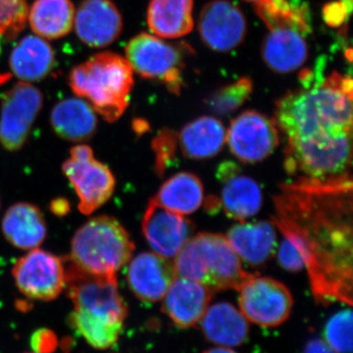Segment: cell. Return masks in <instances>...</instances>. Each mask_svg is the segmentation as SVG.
Instances as JSON below:
<instances>
[{"label": "cell", "instance_id": "cell-1", "mask_svg": "<svg viewBox=\"0 0 353 353\" xmlns=\"http://www.w3.org/2000/svg\"><path fill=\"white\" fill-rule=\"evenodd\" d=\"M273 223L303 257L316 301L352 305V179L297 178L274 199Z\"/></svg>", "mask_w": 353, "mask_h": 353}, {"label": "cell", "instance_id": "cell-2", "mask_svg": "<svg viewBox=\"0 0 353 353\" xmlns=\"http://www.w3.org/2000/svg\"><path fill=\"white\" fill-rule=\"evenodd\" d=\"M303 90L277 102L275 123L287 138L285 168L296 178L329 180L350 174L352 81L305 74Z\"/></svg>", "mask_w": 353, "mask_h": 353}, {"label": "cell", "instance_id": "cell-3", "mask_svg": "<svg viewBox=\"0 0 353 353\" xmlns=\"http://www.w3.org/2000/svg\"><path fill=\"white\" fill-rule=\"evenodd\" d=\"M132 72L126 58L106 51L74 67L69 85L74 94L90 102L95 112L108 122H114L129 105Z\"/></svg>", "mask_w": 353, "mask_h": 353}, {"label": "cell", "instance_id": "cell-4", "mask_svg": "<svg viewBox=\"0 0 353 353\" xmlns=\"http://www.w3.org/2000/svg\"><path fill=\"white\" fill-rule=\"evenodd\" d=\"M176 277L188 279L214 290L240 289L253 274L243 268L226 236L201 233L190 239L174 257Z\"/></svg>", "mask_w": 353, "mask_h": 353}, {"label": "cell", "instance_id": "cell-5", "mask_svg": "<svg viewBox=\"0 0 353 353\" xmlns=\"http://www.w3.org/2000/svg\"><path fill=\"white\" fill-rule=\"evenodd\" d=\"M134 250V241L119 221L101 215L77 230L69 259L90 273L117 276L129 263Z\"/></svg>", "mask_w": 353, "mask_h": 353}, {"label": "cell", "instance_id": "cell-6", "mask_svg": "<svg viewBox=\"0 0 353 353\" xmlns=\"http://www.w3.org/2000/svg\"><path fill=\"white\" fill-rule=\"evenodd\" d=\"M65 287L75 308L124 323L128 307L118 289L117 276L99 275L64 260Z\"/></svg>", "mask_w": 353, "mask_h": 353}, {"label": "cell", "instance_id": "cell-7", "mask_svg": "<svg viewBox=\"0 0 353 353\" xmlns=\"http://www.w3.org/2000/svg\"><path fill=\"white\" fill-rule=\"evenodd\" d=\"M62 170L75 190L79 210L83 214H92L112 196L115 176L106 165L95 159L90 146L79 145L72 148Z\"/></svg>", "mask_w": 353, "mask_h": 353}, {"label": "cell", "instance_id": "cell-8", "mask_svg": "<svg viewBox=\"0 0 353 353\" xmlns=\"http://www.w3.org/2000/svg\"><path fill=\"white\" fill-rule=\"evenodd\" d=\"M125 51L132 71L143 78L161 81L174 94L180 92L182 57L174 46L141 32L128 43Z\"/></svg>", "mask_w": 353, "mask_h": 353}, {"label": "cell", "instance_id": "cell-9", "mask_svg": "<svg viewBox=\"0 0 353 353\" xmlns=\"http://www.w3.org/2000/svg\"><path fill=\"white\" fill-rule=\"evenodd\" d=\"M43 105V94L30 83H16L2 94L0 143L6 150L18 152L25 145Z\"/></svg>", "mask_w": 353, "mask_h": 353}, {"label": "cell", "instance_id": "cell-10", "mask_svg": "<svg viewBox=\"0 0 353 353\" xmlns=\"http://www.w3.org/2000/svg\"><path fill=\"white\" fill-rule=\"evenodd\" d=\"M241 312L261 327H277L289 319L294 306L290 290L275 279L250 276L239 289Z\"/></svg>", "mask_w": 353, "mask_h": 353}, {"label": "cell", "instance_id": "cell-11", "mask_svg": "<svg viewBox=\"0 0 353 353\" xmlns=\"http://www.w3.org/2000/svg\"><path fill=\"white\" fill-rule=\"evenodd\" d=\"M12 276L25 296L34 301H53L64 290V260L34 248L16 261Z\"/></svg>", "mask_w": 353, "mask_h": 353}, {"label": "cell", "instance_id": "cell-12", "mask_svg": "<svg viewBox=\"0 0 353 353\" xmlns=\"http://www.w3.org/2000/svg\"><path fill=\"white\" fill-rule=\"evenodd\" d=\"M226 141L234 157L257 163L270 157L280 141L275 121L256 111H245L232 121Z\"/></svg>", "mask_w": 353, "mask_h": 353}, {"label": "cell", "instance_id": "cell-13", "mask_svg": "<svg viewBox=\"0 0 353 353\" xmlns=\"http://www.w3.org/2000/svg\"><path fill=\"white\" fill-rule=\"evenodd\" d=\"M199 31L208 48L226 52L243 43L246 34L245 15L230 1L214 0L202 9Z\"/></svg>", "mask_w": 353, "mask_h": 353}, {"label": "cell", "instance_id": "cell-14", "mask_svg": "<svg viewBox=\"0 0 353 353\" xmlns=\"http://www.w3.org/2000/svg\"><path fill=\"white\" fill-rule=\"evenodd\" d=\"M194 226L187 218L150 199L143 218L146 241L157 254L174 259L190 239Z\"/></svg>", "mask_w": 353, "mask_h": 353}, {"label": "cell", "instance_id": "cell-15", "mask_svg": "<svg viewBox=\"0 0 353 353\" xmlns=\"http://www.w3.org/2000/svg\"><path fill=\"white\" fill-rule=\"evenodd\" d=\"M73 27L83 43L106 48L122 32V15L111 0H83L75 12Z\"/></svg>", "mask_w": 353, "mask_h": 353}, {"label": "cell", "instance_id": "cell-16", "mask_svg": "<svg viewBox=\"0 0 353 353\" xmlns=\"http://www.w3.org/2000/svg\"><path fill=\"white\" fill-rule=\"evenodd\" d=\"M129 262L127 282L132 294L148 303L161 301L176 278L173 262L152 252L139 253Z\"/></svg>", "mask_w": 353, "mask_h": 353}, {"label": "cell", "instance_id": "cell-17", "mask_svg": "<svg viewBox=\"0 0 353 353\" xmlns=\"http://www.w3.org/2000/svg\"><path fill=\"white\" fill-rule=\"evenodd\" d=\"M212 292L206 285L176 276L162 299V310L176 326L190 328L201 322Z\"/></svg>", "mask_w": 353, "mask_h": 353}, {"label": "cell", "instance_id": "cell-18", "mask_svg": "<svg viewBox=\"0 0 353 353\" xmlns=\"http://www.w3.org/2000/svg\"><path fill=\"white\" fill-rule=\"evenodd\" d=\"M269 31L261 48L269 68L278 73H289L303 66L308 57L307 32L289 25L277 26Z\"/></svg>", "mask_w": 353, "mask_h": 353}, {"label": "cell", "instance_id": "cell-19", "mask_svg": "<svg viewBox=\"0 0 353 353\" xmlns=\"http://www.w3.org/2000/svg\"><path fill=\"white\" fill-rule=\"evenodd\" d=\"M226 238L238 256L252 267L263 266L276 252L277 234L269 221L236 224Z\"/></svg>", "mask_w": 353, "mask_h": 353}, {"label": "cell", "instance_id": "cell-20", "mask_svg": "<svg viewBox=\"0 0 353 353\" xmlns=\"http://www.w3.org/2000/svg\"><path fill=\"white\" fill-rule=\"evenodd\" d=\"M2 233L10 245L22 250L38 248L46 240L48 226L38 206L18 202L2 218Z\"/></svg>", "mask_w": 353, "mask_h": 353}, {"label": "cell", "instance_id": "cell-21", "mask_svg": "<svg viewBox=\"0 0 353 353\" xmlns=\"http://www.w3.org/2000/svg\"><path fill=\"white\" fill-rule=\"evenodd\" d=\"M55 65V53L48 41L39 36H27L11 51L9 66L16 78L36 83L46 78Z\"/></svg>", "mask_w": 353, "mask_h": 353}, {"label": "cell", "instance_id": "cell-22", "mask_svg": "<svg viewBox=\"0 0 353 353\" xmlns=\"http://www.w3.org/2000/svg\"><path fill=\"white\" fill-rule=\"evenodd\" d=\"M50 125L60 138L72 143L92 139L97 129V117L90 103L78 97L57 102L50 113Z\"/></svg>", "mask_w": 353, "mask_h": 353}, {"label": "cell", "instance_id": "cell-23", "mask_svg": "<svg viewBox=\"0 0 353 353\" xmlns=\"http://www.w3.org/2000/svg\"><path fill=\"white\" fill-rule=\"evenodd\" d=\"M201 321L206 340L222 347H239L250 334L248 319L229 303L208 306Z\"/></svg>", "mask_w": 353, "mask_h": 353}, {"label": "cell", "instance_id": "cell-24", "mask_svg": "<svg viewBox=\"0 0 353 353\" xmlns=\"http://www.w3.org/2000/svg\"><path fill=\"white\" fill-rule=\"evenodd\" d=\"M226 130L213 117L199 118L185 125L178 137L181 150L187 158L201 160L214 157L226 141Z\"/></svg>", "mask_w": 353, "mask_h": 353}, {"label": "cell", "instance_id": "cell-25", "mask_svg": "<svg viewBox=\"0 0 353 353\" xmlns=\"http://www.w3.org/2000/svg\"><path fill=\"white\" fill-rule=\"evenodd\" d=\"M75 12L72 0H34L27 21L37 36L58 39L73 29Z\"/></svg>", "mask_w": 353, "mask_h": 353}, {"label": "cell", "instance_id": "cell-26", "mask_svg": "<svg viewBox=\"0 0 353 353\" xmlns=\"http://www.w3.org/2000/svg\"><path fill=\"white\" fill-rule=\"evenodd\" d=\"M148 24L157 36L176 39L194 28L192 0H152L148 9Z\"/></svg>", "mask_w": 353, "mask_h": 353}, {"label": "cell", "instance_id": "cell-27", "mask_svg": "<svg viewBox=\"0 0 353 353\" xmlns=\"http://www.w3.org/2000/svg\"><path fill=\"white\" fill-rule=\"evenodd\" d=\"M223 183L219 203L228 217L243 221L259 212L263 196L261 188L253 179L236 174Z\"/></svg>", "mask_w": 353, "mask_h": 353}, {"label": "cell", "instance_id": "cell-28", "mask_svg": "<svg viewBox=\"0 0 353 353\" xmlns=\"http://www.w3.org/2000/svg\"><path fill=\"white\" fill-rule=\"evenodd\" d=\"M203 197L201 181L194 174L182 172L169 178L153 199L173 212L188 215L201 208Z\"/></svg>", "mask_w": 353, "mask_h": 353}, {"label": "cell", "instance_id": "cell-29", "mask_svg": "<svg viewBox=\"0 0 353 353\" xmlns=\"http://www.w3.org/2000/svg\"><path fill=\"white\" fill-rule=\"evenodd\" d=\"M69 323L88 345L97 350L113 347L119 340L124 324L78 308L70 314Z\"/></svg>", "mask_w": 353, "mask_h": 353}, {"label": "cell", "instance_id": "cell-30", "mask_svg": "<svg viewBox=\"0 0 353 353\" xmlns=\"http://www.w3.org/2000/svg\"><path fill=\"white\" fill-rule=\"evenodd\" d=\"M255 10L268 29L289 25L310 32V17L305 6H292L288 0H263L254 4Z\"/></svg>", "mask_w": 353, "mask_h": 353}, {"label": "cell", "instance_id": "cell-31", "mask_svg": "<svg viewBox=\"0 0 353 353\" xmlns=\"http://www.w3.org/2000/svg\"><path fill=\"white\" fill-rule=\"evenodd\" d=\"M324 341L336 353L352 352V312L345 309L330 318L323 332Z\"/></svg>", "mask_w": 353, "mask_h": 353}, {"label": "cell", "instance_id": "cell-32", "mask_svg": "<svg viewBox=\"0 0 353 353\" xmlns=\"http://www.w3.org/2000/svg\"><path fill=\"white\" fill-rule=\"evenodd\" d=\"M252 92V82L248 78H241L236 83L218 90L208 104L215 113L228 115L241 108Z\"/></svg>", "mask_w": 353, "mask_h": 353}, {"label": "cell", "instance_id": "cell-33", "mask_svg": "<svg viewBox=\"0 0 353 353\" xmlns=\"http://www.w3.org/2000/svg\"><path fill=\"white\" fill-rule=\"evenodd\" d=\"M28 11L27 0H0V36L15 38L24 29Z\"/></svg>", "mask_w": 353, "mask_h": 353}, {"label": "cell", "instance_id": "cell-34", "mask_svg": "<svg viewBox=\"0 0 353 353\" xmlns=\"http://www.w3.org/2000/svg\"><path fill=\"white\" fill-rule=\"evenodd\" d=\"M178 137L175 132L168 129L162 130L153 139L152 148L155 153V166L157 172L162 175L170 166L176 155Z\"/></svg>", "mask_w": 353, "mask_h": 353}, {"label": "cell", "instance_id": "cell-35", "mask_svg": "<svg viewBox=\"0 0 353 353\" xmlns=\"http://www.w3.org/2000/svg\"><path fill=\"white\" fill-rule=\"evenodd\" d=\"M277 259L281 267L288 271H301L305 267L301 253L292 241L285 238L279 248Z\"/></svg>", "mask_w": 353, "mask_h": 353}, {"label": "cell", "instance_id": "cell-36", "mask_svg": "<svg viewBox=\"0 0 353 353\" xmlns=\"http://www.w3.org/2000/svg\"><path fill=\"white\" fill-rule=\"evenodd\" d=\"M31 345L37 353H54L59 343L54 332L41 329L32 334Z\"/></svg>", "mask_w": 353, "mask_h": 353}, {"label": "cell", "instance_id": "cell-37", "mask_svg": "<svg viewBox=\"0 0 353 353\" xmlns=\"http://www.w3.org/2000/svg\"><path fill=\"white\" fill-rule=\"evenodd\" d=\"M303 353H336L326 341L320 339H312L306 343Z\"/></svg>", "mask_w": 353, "mask_h": 353}, {"label": "cell", "instance_id": "cell-38", "mask_svg": "<svg viewBox=\"0 0 353 353\" xmlns=\"http://www.w3.org/2000/svg\"><path fill=\"white\" fill-rule=\"evenodd\" d=\"M238 171L239 168L236 164L231 163V162H225V163L221 164L219 169H218V178L222 182H225L228 179L238 174Z\"/></svg>", "mask_w": 353, "mask_h": 353}, {"label": "cell", "instance_id": "cell-39", "mask_svg": "<svg viewBox=\"0 0 353 353\" xmlns=\"http://www.w3.org/2000/svg\"><path fill=\"white\" fill-rule=\"evenodd\" d=\"M51 208H52V211L55 214L59 215H64L69 210L68 203L64 199H57V201H53Z\"/></svg>", "mask_w": 353, "mask_h": 353}, {"label": "cell", "instance_id": "cell-40", "mask_svg": "<svg viewBox=\"0 0 353 353\" xmlns=\"http://www.w3.org/2000/svg\"><path fill=\"white\" fill-rule=\"evenodd\" d=\"M204 353H238L234 352L233 350H230L228 347H213L210 348V350H206Z\"/></svg>", "mask_w": 353, "mask_h": 353}, {"label": "cell", "instance_id": "cell-41", "mask_svg": "<svg viewBox=\"0 0 353 353\" xmlns=\"http://www.w3.org/2000/svg\"><path fill=\"white\" fill-rule=\"evenodd\" d=\"M245 1L252 2V3L257 4L259 2L263 1V0H245Z\"/></svg>", "mask_w": 353, "mask_h": 353}, {"label": "cell", "instance_id": "cell-42", "mask_svg": "<svg viewBox=\"0 0 353 353\" xmlns=\"http://www.w3.org/2000/svg\"><path fill=\"white\" fill-rule=\"evenodd\" d=\"M2 37L0 36V55H1L2 52Z\"/></svg>", "mask_w": 353, "mask_h": 353}, {"label": "cell", "instance_id": "cell-43", "mask_svg": "<svg viewBox=\"0 0 353 353\" xmlns=\"http://www.w3.org/2000/svg\"><path fill=\"white\" fill-rule=\"evenodd\" d=\"M0 208H1V201H0Z\"/></svg>", "mask_w": 353, "mask_h": 353}]
</instances>
